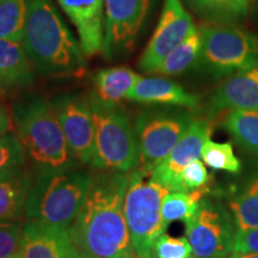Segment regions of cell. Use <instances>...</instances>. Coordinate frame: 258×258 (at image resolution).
<instances>
[{"label": "cell", "mask_w": 258, "mask_h": 258, "mask_svg": "<svg viewBox=\"0 0 258 258\" xmlns=\"http://www.w3.org/2000/svg\"><path fill=\"white\" fill-rule=\"evenodd\" d=\"M79 258H101V257H95V256H90V254L82 253V254H80Z\"/></svg>", "instance_id": "cell-35"}, {"label": "cell", "mask_w": 258, "mask_h": 258, "mask_svg": "<svg viewBox=\"0 0 258 258\" xmlns=\"http://www.w3.org/2000/svg\"><path fill=\"white\" fill-rule=\"evenodd\" d=\"M16 133L38 171L76 169L71 151L53 104L44 97L32 96L14 104Z\"/></svg>", "instance_id": "cell-3"}, {"label": "cell", "mask_w": 258, "mask_h": 258, "mask_svg": "<svg viewBox=\"0 0 258 258\" xmlns=\"http://www.w3.org/2000/svg\"><path fill=\"white\" fill-rule=\"evenodd\" d=\"M202 160L206 165L214 170L238 173L240 171V160L235 157L231 144L215 143L211 139L206 141L202 148Z\"/></svg>", "instance_id": "cell-28"}, {"label": "cell", "mask_w": 258, "mask_h": 258, "mask_svg": "<svg viewBox=\"0 0 258 258\" xmlns=\"http://www.w3.org/2000/svg\"><path fill=\"white\" fill-rule=\"evenodd\" d=\"M29 0H0V38L23 42Z\"/></svg>", "instance_id": "cell-24"}, {"label": "cell", "mask_w": 258, "mask_h": 258, "mask_svg": "<svg viewBox=\"0 0 258 258\" xmlns=\"http://www.w3.org/2000/svg\"><path fill=\"white\" fill-rule=\"evenodd\" d=\"M235 222L239 230L258 227V178L251 183L246 191L231 203Z\"/></svg>", "instance_id": "cell-26"}, {"label": "cell", "mask_w": 258, "mask_h": 258, "mask_svg": "<svg viewBox=\"0 0 258 258\" xmlns=\"http://www.w3.org/2000/svg\"><path fill=\"white\" fill-rule=\"evenodd\" d=\"M128 183L129 172L116 171L93 179L88 198L69 227L80 252L101 258H138L123 212Z\"/></svg>", "instance_id": "cell-1"}, {"label": "cell", "mask_w": 258, "mask_h": 258, "mask_svg": "<svg viewBox=\"0 0 258 258\" xmlns=\"http://www.w3.org/2000/svg\"><path fill=\"white\" fill-rule=\"evenodd\" d=\"M196 12L214 23H226L243 17L249 0H186Z\"/></svg>", "instance_id": "cell-25"}, {"label": "cell", "mask_w": 258, "mask_h": 258, "mask_svg": "<svg viewBox=\"0 0 258 258\" xmlns=\"http://www.w3.org/2000/svg\"><path fill=\"white\" fill-rule=\"evenodd\" d=\"M185 234L192 258H227L232 252L233 234L227 215L205 200L185 222Z\"/></svg>", "instance_id": "cell-11"}, {"label": "cell", "mask_w": 258, "mask_h": 258, "mask_svg": "<svg viewBox=\"0 0 258 258\" xmlns=\"http://www.w3.org/2000/svg\"><path fill=\"white\" fill-rule=\"evenodd\" d=\"M208 192V188L198 189L191 192H170L161 203V215L166 225L175 221L190 220L198 212L203 196Z\"/></svg>", "instance_id": "cell-23"}, {"label": "cell", "mask_w": 258, "mask_h": 258, "mask_svg": "<svg viewBox=\"0 0 258 258\" xmlns=\"http://www.w3.org/2000/svg\"><path fill=\"white\" fill-rule=\"evenodd\" d=\"M232 110H258V57L225 78L209 99V117Z\"/></svg>", "instance_id": "cell-15"}, {"label": "cell", "mask_w": 258, "mask_h": 258, "mask_svg": "<svg viewBox=\"0 0 258 258\" xmlns=\"http://www.w3.org/2000/svg\"><path fill=\"white\" fill-rule=\"evenodd\" d=\"M125 99L143 104H169L185 108H196L200 102L198 96L185 91L177 83L157 77H141L127 93Z\"/></svg>", "instance_id": "cell-17"}, {"label": "cell", "mask_w": 258, "mask_h": 258, "mask_svg": "<svg viewBox=\"0 0 258 258\" xmlns=\"http://www.w3.org/2000/svg\"><path fill=\"white\" fill-rule=\"evenodd\" d=\"M32 176L27 169L0 178V224L15 222L25 213Z\"/></svg>", "instance_id": "cell-20"}, {"label": "cell", "mask_w": 258, "mask_h": 258, "mask_svg": "<svg viewBox=\"0 0 258 258\" xmlns=\"http://www.w3.org/2000/svg\"><path fill=\"white\" fill-rule=\"evenodd\" d=\"M11 117L3 105H0V138L8 134L11 129Z\"/></svg>", "instance_id": "cell-33"}, {"label": "cell", "mask_w": 258, "mask_h": 258, "mask_svg": "<svg viewBox=\"0 0 258 258\" xmlns=\"http://www.w3.org/2000/svg\"><path fill=\"white\" fill-rule=\"evenodd\" d=\"M35 82L23 43L0 38V92L24 89Z\"/></svg>", "instance_id": "cell-19"}, {"label": "cell", "mask_w": 258, "mask_h": 258, "mask_svg": "<svg viewBox=\"0 0 258 258\" xmlns=\"http://www.w3.org/2000/svg\"><path fill=\"white\" fill-rule=\"evenodd\" d=\"M141 77L128 67H110L98 71L92 78L89 102L103 108L120 105L122 99H125L127 93Z\"/></svg>", "instance_id": "cell-18"}, {"label": "cell", "mask_w": 258, "mask_h": 258, "mask_svg": "<svg viewBox=\"0 0 258 258\" xmlns=\"http://www.w3.org/2000/svg\"><path fill=\"white\" fill-rule=\"evenodd\" d=\"M19 253L23 258H79L69 228L37 220H28L22 227Z\"/></svg>", "instance_id": "cell-14"}, {"label": "cell", "mask_w": 258, "mask_h": 258, "mask_svg": "<svg viewBox=\"0 0 258 258\" xmlns=\"http://www.w3.org/2000/svg\"><path fill=\"white\" fill-rule=\"evenodd\" d=\"M151 258H192V249L186 238L163 233L154 241Z\"/></svg>", "instance_id": "cell-30"}, {"label": "cell", "mask_w": 258, "mask_h": 258, "mask_svg": "<svg viewBox=\"0 0 258 258\" xmlns=\"http://www.w3.org/2000/svg\"><path fill=\"white\" fill-rule=\"evenodd\" d=\"M201 51V34L198 27H194L189 36L175 50L167 55L154 73L161 76H178L198 67Z\"/></svg>", "instance_id": "cell-21"}, {"label": "cell", "mask_w": 258, "mask_h": 258, "mask_svg": "<svg viewBox=\"0 0 258 258\" xmlns=\"http://www.w3.org/2000/svg\"><path fill=\"white\" fill-rule=\"evenodd\" d=\"M213 123L207 118H194L182 139L159 165L151 171V177L172 191L177 177L186 166L199 160L206 141L211 139Z\"/></svg>", "instance_id": "cell-13"}, {"label": "cell", "mask_w": 258, "mask_h": 258, "mask_svg": "<svg viewBox=\"0 0 258 258\" xmlns=\"http://www.w3.org/2000/svg\"><path fill=\"white\" fill-rule=\"evenodd\" d=\"M22 227L17 221L0 224V258H10L18 252Z\"/></svg>", "instance_id": "cell-31"}, {"label": "cell", "mask_w": 258, "mask_h": 258, "mask_svg": "<svg viewBox=\"0 0 258 258\" xmlns=\"http://www.w3.org/2000/svg\"><path fill=\"white\" fill-rule=\"evenodd\" d=\"M232 252L237 254L258 253V227L238 231L233 235Z\"/></svg>", "instance_id": "cell-32"}, {"label": "cell", "mask_w": 258, "mask_h": 258, "mask_svg": "<svg viewBox=\"0 0 258 258\" xmlns=\"http://www.w3.org/2000/svg\"><path fill=\"white\" fill-rule=\"evenodd\" d=\"M10 258H23V257H22V254L19 253V251H18L17 253H15L14 256H11V257H10Z\"/></svg>", "instance_id": "cell-36"}, {"label": "cell", "mask_w": 258, "mask_h": 258, "mask_svg": "<svg viewBox=\"0 0 258 258\" xmlns=\"http://www.w3.org/2000/svg\"><path fill=\"white\" fill-rule=\"evenodd\" d=\"M224 127L244 150L258 154V110H232Z\"/></svg>", "instance_id": "cell-22"}, {"label": "cell", "mask_w": 258, "mask_h": 258, "mask_svg": "<svg viewBox=\"0 0 258 258\" xmlns=\"http://www.w3.org/2000/svg\"><path fill=\"white\" fill-rule=\"evenodd\" d=\"M95 118V151L91 165L116 172H131L140 165L138 138L131 118L121 105L91 104Z\"/></svg>", "instance_id": "cell-6"}, {"label": "cell", "mask_w": 258, "mask_h": 258, "mask_svg": "<svg viewBox=\"0 0 258 258\" xmlns=\"http://www.w3.org/2000/svg\"><path fill=\"white\" fill-rule=\"evenodd\" d=\"M199 30L201 51L198 69L212 78H227L258 57L256 38L234 25L207 23Z\"/></svg>", "instance_id": "cell-7"}, {"label": "cell", "mask_w": 258, "mask_h": 258, "mask_svg": "<svg viewBox=\"0 0 258 258\" xmlns=\"http://www.w3.org/2000/svg\"><path fill=\"white\" fill-rule=\"evenodd\" d=\"M191 16L180 0H165L158 25L139 61V69L154 73L167 55L189 36L194 29Z\"/></svg>", "instance_id": "cell-12"}, {"label": "cell", "mask_w": 258, "mask_h": 258, "mask_svg": "<svg viewBox=\"0 0 258 258\" xmlns=\"http://www.w3.org/2000/svg\"><path fill=\"white\" fill-rule=\"evenodd\" d=\"M27 152L17 135L8 133L0 138V178L25 169Z\"/></svg>", "instance_id": "cell-27"}, {"label": "cell", "mask_w": 258, "mask_h": 258, "mask_svg": "<svg viewBox=\"0 0 258 258\" xmlns=\"http://www.w3.org/2000/svg\"><path fill=\"white\" fill-rule=\"evenodd\" d=\"M209 173L206 169L205 163L195 160L185 167L177 177L175 185L171 192H191L195 190L207 186Z\"/></svg>", "instance_id": "cell-29"}, {"label": "cell", "mask_w": 258, "mask_h": 258, "mask_svg": "<svg viewBox=\"0 0 258 258\" xmlns=\"http://www.w3.org/2000/svg\"><path fill=\"white\" fill-rule=\"evenodd\" d=\"M170 192L166 186L152 179L151 173L141 167L129 172L123 212L138 258H151L154 241L166 230L167 225L161 215V203Z\"/></svg>", "instance_id": "cell-5"}, {"label": "cell", "mask_w": 258, "mask_h": 258, "mask_svg": "<svg viewBox=\"0 0 258 258\" xmlns=\"http://www.w3.org/2000/svg\"><path fill=\"white\" fill-rule=\"evenodd\" d=\"M231 258H258V253H246V254H237L233 253Z\"/></svg>", "instance_id": "cell-34"}, {"label": "cell", "mask_w": 258, "mask_h": 258, "mask_svg": "<svg viewBox=\"0 0 258 258\" xmlns=\"http://www.w3.org/2000/svg\"><path fill=\"white\" fill-rule=\"evenodd\" d=\"M23 47L35 70L54 78H79L86 61L79 42L64 24L53 0H29Z\"/></svg>", "instance_id": "cell-2"}, {"label": "cell", "mask_w": 258, "mask_h": 258, "mask_svg": "<svg viewBox=\"0 0 258 258\" xmlns=\"http://www.w3.org/2000/svg\"><path fill=\"white\" fill-rule=\"evenodd\" d=\"M188 112L143 111L135 122V134L140 152V167L151 172L169 156L191 124Z\"/></svg>", "instance_id": "cell-8"}, {"label": "cell", "mask_w": 258, "mask_h": 258, "mask_svg": "<svg viewBox=\"0 0 258 258\" xmlns=\"http://www.w3.org/2000/svg\"><path fill=\"white\" fill-rule=\"evenodd\" d=\"M152 3L153 0H104L105 59H122L133 51Z\"/></svg>", "instance_id": "cell-9"}, {"label": "cell", "mask_w": 258, "mask_h": 258, "mask_svg": "<svg viewBox=\"0 0 258 258\" xmlns=\"http://www.w3.org/2000/svg\"><path fill=\"white\" fill-rule=\"evenodd\" d=\"M92 182L89 173L78 171L77 167L37 171L25 207L28 220L69 228L88 198Z\"/></svg>", "instance_id": "cell-4"}, {"label": "cell", "mask_w": 258, "mask_h": 258, "mask_svg": "<svg viewBox=\"0 0 258 258\" xmlns=\"http://www.w3.org/2000/svg\"><path fill=\"white\" fill-rule=\"evenodd\" d=\"M79 35L84 55L103 51L104 44V0H56Z\"/></svg>", "instance_id": "cell-16"}, {"label": "cell", "mask_w": 258, "mask_h": 258, "mask_svg": "<svg viewBox=\"0 0 258 258\" xmlns=\"http://www.w3.org/2000/svg\"><path fill=\"white\" fill-rule=\"evenodd\" d=\"M51 104L76 159L82 164H91L96 125L88 97L64 92L54 97Z\"/></svg>", "instance_id": "cell-10"}]
</instances>
